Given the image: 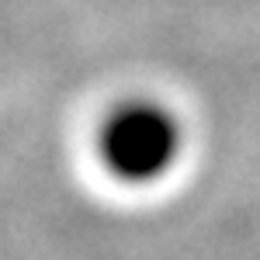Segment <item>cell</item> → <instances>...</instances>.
<instances>
[{
	"mask_svg": "<svg viewBox=\"0 0 260 260\" xmlns=\"http://www.w3.org/2000/svg\"><path fill=\"white\" fill-rule=\"evenodd\" d=\"M180 153V125L156 101H125L98 128V156L125 184L160 180Z\"/></svg>",
	"mask_w": 260,
	"mask_h": 260,
	"instance_id": "cell-1",
	"label": "cell"
}]
</instances>
